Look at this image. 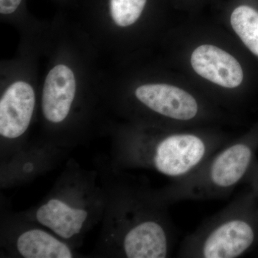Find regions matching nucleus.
Instances as JSON below:
<instances>
[{
    "label": "nucleus",
    "mask_w": 258,
    "mask_h": 258,
    "mask_svg": "<svg viewBox=\"0 0 258 258\" xmlns=\"http://www.w3.org/2000/svg\"><path fill=\"white\" fill-rule=\"evenodd\" d=\"M176 1L178 3H181V4L191 7L202 4V3H205V2L208 1V0H176Z\"/></svg>",
    "instance_id": "obj_14"
},
{
    "label": "nucleus",
    "mask_w": 258,
    "mask_h": 258,
    "mask_svg": "<svg viewBox=\"0 0 258 258\" xmlns=\"http://www.w3.org/2000/svg\"><path fill=\"white\" fill-rule=\"evenodd\" d=\"M76 91V81L72 70L57 64L49 74L44 84L42 109L44 116L52 123L66 119L71 111Z\"/></svg>",
    "instance_id": "obj_7"
},
{
    "label": "nucleus",
    "mask_w": 258,
    "mask_h": 258,
    "mask_svg": "<svg viewBox=\"0 0 258 258\" xmlns=\"http://www.w3.org/2000/svg\"><path fill=\"white\" fill-rule=\"evenodd\" d=\"M257 149L258 123L213 153L192 172L174 180L161 191L159 200L167 205L226 198L247 179Z\"/></svg>",
    "instance_id": "obj_1"
},
{
    "label": "nucleus",
    "mask_w": 258,
    "mask_h": 258,
    "mask_svg": "<svg viewBox=\"0 0 258 258\" xmlns=\"http://www.w3.org/2000/svg\"><path fill=\"white\" fill-rule=\"evenodd\" d=\"M87 217V212L71 208L57 199L49 200L36 213L37 221L64 239L79 233Z\"/></svg>",
    "instance_id": "obj_8"
},
{
    "label": "nucleus",
    "mask_w": 258,
    "mask_h": 258,
    "mask_svg": "<svg viewBox=\"0 0 258 258\" xmlns=\"http://www.w3.org/2000/svg\"><path fill=\"white\" fill-rule=\"evenodd\" d=\"M22 0H0V13L3 15L11 14L18 9Z\"/></svg>",
    "instance_id": "obj_13"
},
{
    "label": "nucleus",
    "mask_w": 258,
    "mask_h": 258,
    "mask_svg": "<svg viewBox=\"0 0 258 258\" xmlns=\"http://www.w3.org/2000/svg\"><path fill=\"white\" fill-rule=\"evenodd\" d=\"M257 244L258 208L250 190L209 217L185 237L177 255L187 258L240 257Z\"/></svg>",
    "instance_id": "obj_2"
},
{
    "label": "nucleus",
    "mask_w": 258,
    "mask_h": 258,
    "mask_svg": "<svg viewBox=\"0 0 258 258\" xmlns=\"http://www.w3.org/2000/svg\"><path fill=\"white\" fill-rule=\"evenodd\" d=\"M230 0L227 13L231 28L247 50L258 59V3Z\"/></svg>",
    "instance_id": "obj_9"
},
{
    "label": "nucleus",
    "mask_w": 258,
    "mask_h": 258,
    "mask_svg": "<svg viewBox=\"0 0 258 258\" xmlns=\"http://www.w3.org/2000/svg\"><path fill=\"white\" fill-rule=\"evenodd\" d=\"M136 98L171 128L184 129L216 118L205 102L184 88L169 83H147L136 89Z\"/></svg>",
    "instance_id": "obj_4"
},
{
    "label": "nucleus",
    "mask_w": 258,
    "mask_h": 258,
    "mask_svg": "<svg viewBox=\"0 0 258 258\" xmlns=\"http://www.w3.org/2000/svg\"><path fill=\"white\" fill-rule=\"evenodd\" d=\"M251 184V191L253 194L258 208V164L254 163L253 167L249 173L247 179Z\"/></svg>",
    "instance_id": "obj_12"
},
{
    "label": "nucleus",
    "mask_w": 258,
    "mask_h": 258,
    "mask_svg": "<svg viewBox=\"0 0 258 258\" xmlns=\"http://www.w3.org/2000/svg\"><path fill=\"white\" fill-rule=\"evenodd\" d=\"M229 142L215 131L169 128L154 137H139L131 145V157L176 179L192 172Z\"/></svg>",
    "instance_id": "obj_3"
},
{
    "label": "nucleus",
    "mask_w": 258,
    "mask_h": 258,
    "mask_svg": "<svg viewBox=\"0 0 258 258\" xmlns=\"http://www.w3.org/2000/svg\"><path fill=\"white\" fill-rule=\"evenodd\" d=\"M194 72L214 86L224 89H237L243 84L245 74L240 61L222 47L204 43L190 55Z\"/></svg>",
    "instance_id": "obj_5"
},
{
    "label": "nucleus",
    "mask_w": 258,
    "mask_h": 258,
    "mask_svg": "<svg viewBox=\"0 0 258 258\" xmlns=\"http://www.w3.org/2000/svg\"><path fill=\"white\" fill-rule=\"evenodd\" d=\"M17 247L26 258H71V249L45 231L35 229L23 232L19 237Z\"/></svg>",
    "instance_id": "obj_10"
},
{
    "label": "nucleus",
    "mask_w": 258,
    "mask_h": 258,
    "mask_svg": "<svg viewBox=\"0 0 258 258\" xmlns=\"http://www.w3.org/2000/svg\"><path fill=\"white\" fill-rule=\"evenodd\" d=\"M35 94L28 83L18 81L5 91L0 101V134L7 139L23 135L31 121Z\"/></svg>",
    "instance_id": "obj_6"
},
{
    "label": "nucleus",
    "mask_w": 258,
    "mask_h": 258,
    "mask_svg": "<svg viewBox=\"0 0 258 258\" xmlns=\"http://www.w3.org/2000/svg\"><path fill=\"white\" fill-rule=\"evenodd\" d=\"M147 2L148 0H111L112 19L121 28L131 26L140 18Z\"/></svg>",
    "instance_id": "obj_11"
}]
</instances>
